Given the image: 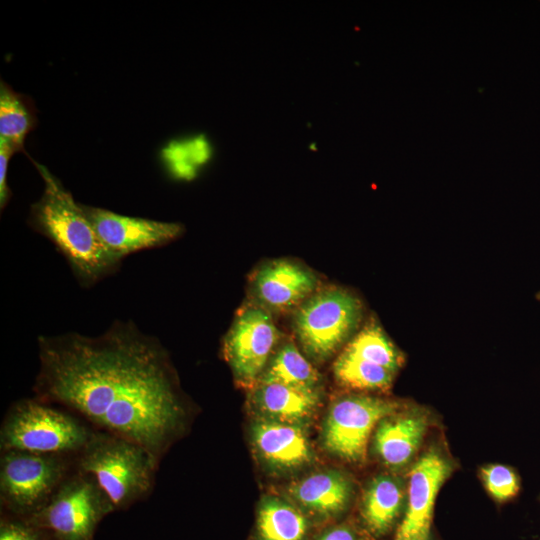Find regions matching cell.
<instances>
[{
	"label": "cell",
	"mask_w": 540,
	"mask_h": 540,
	"mask_svg": "<svg viewBox=\"0 0 540 540\" xmlns=\"http://www.w3.org/2000/svg\"><path fill=\"white\" fill-rule=\"evenodd\" d=\"M94 429L78 416L37 397L14 402L0 428V449L78 455Z\"/></svg>",
	"instance_id": "4"
},
{
	"label": "cell",
	"mask_w": 540,
	"mask_h": 540,
	"mask_svg": "<svg viewBox=\"0 0 540 540\" xmlns=\"http://www.w3.org/2000/svg\"><path fill=\"white\" fill-rule=\"evenodd\" d=\"M279 340L269 311L256 303L238 311L224 337L222 354L239 386L252 389L257 384Z\"/></svg>",
	"instance_id": "8"
},
{
	"label": "cell",
	"mask_w": 540,
	"mask_h": 540,
	"mask_svg": "<svg viewBox=\"0 0 540 540\" xmlns=\"http://www.w3.org/2000/svg\"><path fill=\"white\" fill-rule=\"evenodd\" d=\"M371 536L351 522L332 524L311 540H369Z\"/></svg>",
	"instance_id": "25"
},
{
	"label": "cell",
	"mask_w": 540,
	"mask_h": 540,
	"mask_svg": "<svg viewBox=\"0 0 540 540\" xmlns=\"http://www.w3.org/2000/svg\"><path fill=\"white\" fill-rule=\"evenodd\" d=\"M252 439L261 458L278 469H295L312 458L310 443L299 425L262 418L253 425Z\"/></svg>",
	"instance_id": "14"
},
{
	"label": "cell",
	"mask_w": 540,
	"mask_h": 540,
	"mask_svg": "<svg viewBox=\"0 0 540 540\" xmlns=\"http://www.w3.org/2000/svg\"><path fill=\"white\" fill-rule=\"evenodd\" d=\"M250 400L263 419L299 425L316 411L320 395L318 389L270 382L257 383Z\"/></svg>",
	"instance_id": "15"
},
{
	"label": "cell",
	"mask_w": 540,
	"mask_h": 540,
	"mask_svg": "<svg viewBox=\"0 0 540 540\" xmlns=\"http://www.w3.org/2000/svg\"><path fill=\"white\" fill-rule=\"evenodd\" d=\"M312 519L299 507L277 497L262 500L255 540H306Z\"/></svg>",
	"instance_id": "17"
},
{
	"label": "cell",
	"mask_w": 540,
	"mask_h": 540,
	"mask_svg": "<svg viewBox=\"0 0 540 540\" xmlns=\"http://www.w3.org/2000/svg\"><path fill=\"white\" fill-rule=\"evenodd\" d=\"M403 503L400 484L389 476H379L369 484L362 501L361 517L372 537H382L394 527Z\"/></svg>",
	"instance_id": "18"
},
{
	"label": "cell",
	"mask_w": 540,
	"mask_h": 540,
	"mask_svg": "<svg viewBox=\"0 0 540 540\" xmlns=\"http://www.w3.org/2000/svg\"><path fill=\"white\" fill-rule=\"evenodd\" d=\"M35 397L93 429L132 441L159 462L184 431L187 407L168 355L132 321L104 333L38 338Z\"/></svg>",
	"instance_id": "1"
},
{
	"label": "cell",
	"mask_w": 540,
	"mask_h": 540,
	"mask_svg": "<svg viewBox=\"0 0 540 540\" xmlns=\"http://www.w3.org/2000/svg\"><path fill=\"white\" fill-rule=\"evenodd\" d=\"M112 508L95 482L76 466L48 502L26 520L48 540H92Z\"/></svg>",
	"instance_id": "7"
},
{
	"label": "cell",
	"mask_w": 540,
	"mask_h": 540,
	"mask_svg": "<svg viewBox=\"0 0 540 540\" xmlns=\"http://www.w3.org/2000/svg\"><path fill=\"white\" fill-rule=\"evenodd\" d=\"M429 540H431V539H429Z\"/></svg>",
	"instance_id": "28"
},
{
	"label": "cell",
	"mask_w": 540,
	"mask_h": 540,
	"mask_svg": "<svg viewBox=\"0 0 540 540\" xmlns=\"http://www.w3.org/2000/svg\"><path fill=\"white\" fill-rule=\"evenodd\" d=\"M159 463L142 446L95 429L76 456V468L95 482L113 511L151 494Z\"/></svg>",
	"instance_id": "3"
},
{
	"label": "cell",
	"mask_w": 540,
	"mask_h": 540,
	"mask_svg": "<svg viewBox=\"0 0 540 540\" xmlns=\"http://www.w3.org/2000/svg\"><path fill=\"white\" fill-rule=\"evenodd\" d=\"M481 477L488 492L499 502L513 498L520 488L517 474L505 465L485 466L481 469Z\"/></svg>",
	"instance_id": "23"
},
{
	"label": "cell",
	"mask_w": 540,
	"mask_h": 540,
	"mask_svg": "<svg viewBox=\"0 0 540 540\" xmlns=\"http://www.w3.org/2000/svg\"><path fill=\"white\" fill-rule=\"evenodd\" d=\"M336 380L349 388L360 390H384L392 383L394 373L390 370L342 352L334 363Z\"/></svg>",
	"instance_id": "22"
},
{
	"label": "cell",
	"mask_w": 540,
	"mask_h": 540,
	"mask_svg": "<svg viewBox=\"0 0 540 540\" xmlns=\"http://www.w3.org/2000/svg\"><path fill=\"white\" fill-rule=\"evenodd\" d=\"M44 190L30 207L29 225L48 238L68 262L78 282L89 287L114 273L121 261L103 245L85 214L44 165L34 162Z\"/></svg>",
	"instance_id": "2"
},
{
	"label": "cell",
	"mask_w": 540,
	"mask_h": 540,
	"mask_svg": "<svg viewBox=\"0 0 540 540\" xmlns=\"http://www.w3.org/2000/svg\"><path fill=\"white\" fill-rule=\"evenodd\" d=\"M426 427V418L416 412L388 416L379 422L376 429L375 450L385 464L402 466L419 448Z\"/></svg>",
	"instance_id": "16"
},
{
	"label": "cell",
	"mask_w": 540,
	"mask_h": 540,
	"mask_svg": "<svg viewBox=\"0 0 540 540\" xmlns=\"http://www.w3.org/2000/svg\"><path fill=\"white\" fill-rule=\"evenodd\" d=\"M344 352L382 366L393 373L404 360L402 353L373 318L353 337Z\"/></svg>",
	"instance_id": "21"
},
{
	"label": "cell",
	"mask_w": 540,
	"mask_h": 540,
	"mask_svg": "<svg viewBox=\"0 0 540 540\" xmlns=\"http://www.w3.org/2000/svg\"><path fill=\"white\" fill-rule=\"evenodd\" d=\"M18 152L8 141L0 138V206L1 210L7 205L11 191L7 184V168L9 159Z\"/></svg>",
	"instance_id": "26"
},
{
	"label": "cell",
	"mask_w": 540,
	"mask_h": 540,
	"mask_svg": "<svg viewBox=\"0 0 540 540\" xmlns=\"http://www.w3.org/2000/svg\"><path fill=\"white\" fill-rule=\"evenodd\" d=\"M37 123L36 112L28 97L15 92L7 83L0 84V138L23 151L27 134Z\"/></svg>",
	"instance_id": "20"
},
{
	"label": "cell",
	"mask_w": 540,
	"mask_h": 540,
	"mask_svg": "<svg viewBox=\"0 0 540 540\" xmlns=\"http://www.w3.org/2000/svg\"><path fill=\"white\" fill-rule=\"evenodd\" d=\"M318 284L313 271L287 259L263 264L251 278L255 303L269 312L297 308L317 291Z\"/></svg>",
	"instance_id": "12"
},
{
	"label": "cell",
	"mask_w": 540,
	"mask_h": 540,
	"mask_svg": "<svg viewBox=\"0 0 540 540\" xmlns=\"http://www.w3.org/2000/svg\"><path fill=\"white\" fill-rule=\"evenodd\" d=\"M536 298L540 301V291L536 294Z\"/></svg>",
	"instance_id": "27"
},
{
	"label": "cell",
	"mask_w": 540,
	"mask_h": 540,
	"mask_svg": "<svg viewBox=\"0 0 540 540\" xmlns=\"http://www.w3.org/2000/svg\"><path fill=\"white\" fill-rule=\"evenodd\" d=\"M451 471L436 451L422 456L409 474L408 503L394 540H429L436 495Z\"/></svg>",
	"instance_id": "11"
},
{
	"label": "cell",
	"mask_w": 540,
	"mask_h": 540,
	"mask_svg": "<svg viewBox=\"0 0 540 540\" xmlns=\"http://www.w3.org/2000/svg\"><path fill=\"white\" fill-rule=\"evenodd\" d=\"M289 492L312 520L326 522L346 510L352 485L344 474L330 470L304 477L291 485Z\"/></svg>",
	"instance_id": "13"
},
{
	"label": "cell",
	"mask_w": 540,
	"mask_h": 540,
	"mask_svg": "<svg viewBox=\"0 0 540 540\" xmlns=\"http://www.w3.org/2000/svg\"><path fill=\"white\" fill-rule=\"evenodd\" d=\"M0 540H48V538L26 519L10 515L1 519Z\"/></svg>",
	"instance_id": "24"
},
{
	"label": "cell",
	"mask_w": 540,
	"mask_h": 540,
	"mask_svg": "<svg viewBox=\"0 0 540 540\" xmlns=\"http://www.w3.org/2000/svg\"><path fill=\"white\" fill-rule=\"evenodd\" d=\"M76 456L18 450L1 452V506L12 516L31 517L75 469Z\"/></svg>",
	"instance_id": "5"
},
{
	"label": "cell",
	"mask_w": 540,
	"mask_h": 540,
	"mask_svg": "<svg viewBox=\"0 0 540 540\" xmlns=\"http://www.w3.org/2000/svg\"><path fill=\"white\" fill-rule=\"evenodd\" d=\"M320 374L300 353L292 342L284 343L274 353L257 383H281L285 385L318 389Z\"/></svg>",
	"instance_id": "19"
},
{
	"label": "cell",
	"mask_w": 540,
	"mask_h": 540,
	"mask_svg": "<svg viewBox=\"0 0 540 540\" xmlns=\"http://www.w3.org/2000/svg\"><path fill=\"white\" fill-rule=\"evenodd\" d=\"M398 409V403L365 395H349L330 408L323 427V444L332 454L362 462L374 427Z\"/></svg>",
	"instance_id": "9"
},
{
	"label": "cell",
	"mask_w": 540,
	"mask_h": 540,
	"mask_svg": "<svg viewBox=\"0 0 540 540\" xmlns=\"http://www.w3.org/2000/svg\"><path fill=\"white\" fill-rule=\"evenodd\" d=\"M82 208L103 245L120 261L132 253L164 246L184 231L177 222L129 217L83 204Z\"/></svg>",
	"instance_id": "10"
},
{
	"label": "cell",
	"mask_w": 540,
	"mask_h": 540,
	"mask_svg": "<svg viewBox=\"0 0 540 540\" xmlns=\"http://www.w3.org/2000/svg\"><path fill=\"white\" fill-rule=\"evenodd\" d=\"M362 317V303L354 294L329 287L316 291L295 309L292 325L306 355L322 362L353 335Z\"/></svg>",
	"instance_id": "6"
}]
</instances>
